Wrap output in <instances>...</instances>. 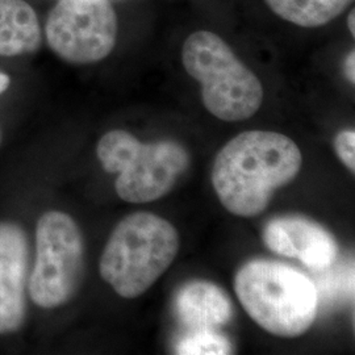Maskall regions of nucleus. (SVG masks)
I'll return each instance as SVG.
<instances>
[{"label":"nucleus","instance_id":"1","mask_svg":"<svg viewBox=\"0 0 355 355\" xmlns=\"http://www.w3.org/2000/svg\"><path fill=\"white\" fill-rule=\"evenodd\" d=\"M302 164V152L290 137L248 130L217 154L212 184L232 215L254 217L266 209L275 191L297 177Z\"/></svg>","mask_w":355,"mask_h":355},{"label":"nucleus","instance_id":"2","mask_svg":"<svg viewBox=\"0 0 355 355\" xmlns=\"http://www.w3.org/2000/svg\"><path fill=\"white\" fill-rule=\"evenodd\" d=\"M234 291L252 320L277 337L303 336L318 316L316 286L282 262L254 259L245 263L234 277Z\"/></svg>","mask_w":355,"mask_h":355},{"label":"nucleus","instance_id":"3","mask_svg":"<svg viewBox=\"0 0 355 355\" xmlns=\"http://www.w3.org/2000/svg\"><path fill=\"white\" fill-rule=\"evenodd\" d=\"M179 248L171 223L149 212L132 214L111 233L101 258V277L119 296L139 297L171 266Z\"/></svg>","mask_w":355,"mask_h":355},{"label":"nucleus","instance_id":"4","mask_svg":"<svg viewBox=\"0 0 355 355\" xmlns=\"http://www.w3.org/2000/svg\"><path fill=\"white\" fill-rule=\"evenodd\" d=\"M182 62L202 86L204 107L217 119L243 121L261 108L265 96L261 80L218 35L191 33L182 48Z\"/></svg>","mask_w":355,"mask_h":355},{"label":"nucleus","instance_id":"5","mask_svg":"<svg viewBox=\"0 0 355 355\" xmlns=\"http://www.w3.org/2000/svg\"><path fill=\"white\" fill-rule=\"evenodd\" d=\"M96 154L107 173L117 174L114 189L128 203H150L164 198L190 166V154L180 144H142L121 129L105 133Z\"/></svg>","mask_w":355,"mask_h":355},{"label":"nucleus","instance_id":"6","mask_svg":"<svg viewBox=\"0 0 355 355\" xmlns=\"http://www.w3.org/2000/svg\"><path fill=\"white\" fill-rule=\"evenodd\" d=\"M85 275V241L71 216L49 211L38 218L36 258L28 295L37 306L51 309L69 303Z\"/></svg>","mask_w":355,"mask_h":355},{"label":"nucleus","instance_id":"7","mask_svg":"<svg viewBox=\"0 0 355 355\" xmlns=\"http://www.w3.org/2000/svg\"><path fill=\"white\" fill-rule=\"evenodd\" d=\"M117 31L111 0H60L45 26L51 51L76 64H95L108 57L116 45Z\"/></svg>","mask_w":355,"mask_h":355},{"label":"nucleus","instance_id":"8","mask_svg":"<svg viewBox=\"0 0 355 355\" xmlns=\"http://www.w3.org/2000/svg\"><path fill=\"white\" fill-rule=\"evenodd\" d=\"M31 248L19 224L0 221V336L23 328L28 313Z\"/></svg>","mask_w":355,"mask_h":355},{"label":"nucleus","instance_id":"9","mask_svg":"<svg viewBox=\"0 0 355 355\" xmlns=\"http://www.w3.org/2000/svg\"><path fill=\"white\" fill-rule=\"evenodd\" d=\"M263 242L272 253L296 258L312 270H325L338 255V243L318 223L300 216L271 220L263 229Z\"/></svg>","mask_w":355,"mask_h":355},{"label":"nucleus","instance_id":"10","mask_svg":"<svg viewBox=\"0 0 355 355\" xmlns=\"http://www.w3.org/2000/svg\"><path fill=\"white\" fill-rule=\"evenodd\" d=\"M175 311L179 321L190 330H218L234 315L228 293L207 280L184 284L178 292Z\"/></svg>","mask_w":355,"mask_h":355},{"label":"nucleus","instance_id":"11","mask_svg":"<svg viewBox=\"0 0 355 355\" xmlns=\"http://www.w3.org/2000/svg\"><path fill=\"white\" fill-rule=\"evenodd\" d=\"M41 26L26 0H0V55L17 57L38 51Z\"/></svg>","mask_w":355,"mask_h":355},{"label":"nucleus","instance_id":"12","mask_svg":"<svg viewBox=\"0 0 355 355\" xmlns=\"http://www.w3.org/2000/svg\"><path fill=\"white\" fill-rule=\"evenodd\" d=\"M270 10L283 20L303 26H327L338 17L353 0H265Z\"/></svg>","mask_w":355,"mask_h":355},{"label":"nucleus","instance_id":"13","mask_svg":"<svg viewBox=\"0 0 355 355\" xmlns=\"http://www.w3.org/2000/svg\"><path fill=\"white\" fill-rule=\"evenodd\" d=\"M233 353V345L217 330H190L177 345V354L227 355Z\"/></svg>","mask_w":355,"mask_h":355},{"label":"nucleus","instance_id":"14","mask_svg":"<svg viewBox=\"0 0 355 355\" xmlns=\"http://www.w3.org/2000/svg\"><path fill=\"white\" fill-rule=\"evenodd\" d=\"M334 149L338 158L352 173L355 171V132L346 129L340 132L334 140Z\"/></svg>","mask_w":355,"mask_h":355},{"label":"nucleus","instance_id":"15","mask_svg":"<svg viewBox=\"0 0 355 355\" xmlns=\"http://www.w3.org/2000/svg\"><path fill=\"white\" fill-rule=\"evenodd\" d=\"M345 74L346 78L349 79V82H352L353 85L355 83V53L354 51H350L346 57L345 61Z\"/></svg>","mask_w":355,"mask_h":355},{"label":"nucleus","instance_id":"16","mask_svg":"<svg viewBox=\"0 0 355 355\" xmlns=\"http://www.w3.org/2000/svg\"><path fill=\"white\" fill-rule=\"evenodd\" d=\"M10 83H11L10 76L4 73H0V94H3L6 89L10 87Z\"/></svg>","mask_w":355,"mask_h":355},{"label":"nucleus","instance_id":"17","mask_svg":"<svg viewBox=\"0 0 355 355\" xmlns=\"http://www.w3.org/2000/svg\"><path fill=\"white\" fill-rule=\"evenodd\" d=\"M347 26H349V31L352 33V36H355V12L354 10L350 12L349 17H347Z\"/></svg>","mask_w":355,"mask_h":355}]
</instances>
